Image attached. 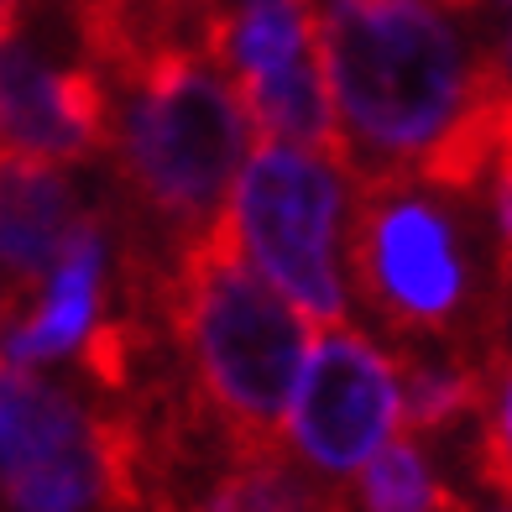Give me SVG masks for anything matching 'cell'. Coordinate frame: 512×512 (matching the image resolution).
<instances>
[{
  "instance_id": "6da1fadb",
  "label": "cell",
  "mask_w": 512,
  "mask_h": 512,
  "mask_svg": "<svg viewBox=\"0 0 512 512\" xmlns=\"http://www.w3.org/2000/svg\"><path fill=\"white\" fill-rule=\"evenodd\" d=\"M481 199L445 194L413 168L351 173V283L361 309L398 351H507Z\"/></svg>"
},
{
  "instance_id": "7a4b0ae2",
  "label": "cell",
  "mask_w": 512,
  "mask_h": 512,
  "mask_svg": "<svg viewBox=\"0 0 512 512\" xmlns=\"http://www.w3.org/2000/svg\"><path fill=\"white\" fill-rule=\"evenodd\" d=\"M152 324L173 330L189 398L230 455L283 445V408L309 351V324L246 272L225 215L173 256Z\"/></svg>"
},
{
  "instance_id": "3957f363",
  "label": "cell",
  "mask_w": 512,
  "mask_h": 512,
  "mask_svg": "<svg viewBox=\"0 0 512 512\" xmlns=\"http://www.w3.org/2000/svg\"><path fill=\"white\" fill-rule=\"evenodd\" d=\"M345 173L413 168L476 89V58L424 0H314Z\"/></svg>"
},
{
  "instance_id": "277c9868",
  "label": "cell",
  "mask_w": 512,
  "mask_h": 512,
  "mask_svg": "<svg viewBox=\"0 0 512 512\" xmlns=\"http://www.w3.org/2000/svg\"><path fill=\"white\" fill-rule=\"evenodd\" d=\"M121 89L126 115L110 136L131 209V230L121 241L173 262L225 215L251 126L230 79L194 42L152 48Z\"/></svg>"
},
{
  "instance_id": "5b68a950",
  "label": "cell",
  "mask_w": 512,
  "mask_h": 512,
  "mask_svg": "<svg viewBox=\"0 0 512 512\" xmlns=\"http://www.w3.org/2000/svg\"><path fill=\"white\" fill-rule=\"evenodd\" d=\"M345 178L330 157L262 142L236 173L225 220L241 256L288 293L314 324H345V283L335 267Z\"/></svg>"
},
{
  "instance_id": "8992f818",
  "label": "cell",
  "mask_w": 512,
  "mask_h": 512,
  "mask_svg": "<svg viewBox=\"0 0 512 512\" xmlns=\"http://www.w3.org/2000/svg\"><path fill=\"white\" fill-rule=\"evenodd\" d=\"M398 429V361L351 324H324L293 398V445L324 481L351 476Z\"/></svg>"
},
{
  "instance_id": "52a82bcc",
  "label": "cell",
  "mask_w": 512,
  "mask_h": 512,
  "mask_svg": "<svg viewBox=\"0 0 512 512\" xmlns=\"http://www.w3.org/2000/svg\"><path fill=\"white\" fill-rule=\"evenodd\" d=\"M110 136V79L95 63L48 68L21 37H0V147L37 162H84Z\"/></svg>"
},
{
  "instance_id": "ba28073f",
  "label": "cell",
  "mask_w": 512,
  "mask_h": 512,
  "mask_svg": "<svg viewBox=\"0 0 512 512\" xmlns=\"http://www.w3.org/2000/svg\"><path fill=\"white\" fill-rule=\"evenodd\" d=\"M74 220V183L48 162L0 147V272L11 277V288L37 293L42 272L58 256Z\"/></svg>"
},
{
  "instance_id": "9c48e42d",
  "label": "cell",
  "mask_w": 512,
  "mask_h": 512,
  "mask_svg": "<svg viewBox=\"0 0 512 512\" xmlns=\"http://www.w3.org/2000/svg\"><path fill=\"white\" fill-rule=\"evenodd\" d=\"M173 512H351V497L335 492L330 481L298 471L288 450L277 445V450L225 455L209 471L204 492Z\"/></svg>"
},
{
  "instance_id": "30bf717a",
  "label": "cell",
  "mask_w": 512,
  "mask_h": 512,
  "mask_svg": "<svg viewBox=\"0 0 512 512\" xmlns=\"http://www.w3.org/2000/svg\"><path fill=\"white\" fill-rule=\"evenodd\" d=\"M236 100L246 110V126L262 136H283V142L330 157L345 173V142H340V121L324 89V68H319V48L304 53L298 63L277 68L267 79H251L236 89Z\"/></svg>"
},
{
  "instance_id": "8fae6325",
  "label": "cell",
  "mask_w": 512,
  "mask_h": 512,
  "mask_svg": "<svg viewBox=\"0 0 512 512\" xmlns=\"http://www.w3.org/2000/svg\"><path fill=\"white\" fill-rule=\"evenodd\" d=\"M89 429H95V413L74 392L0 361V476L84 445Z\"/></svg>"
},
{
  "instance_id": "7c38bea8",
  "label": "cell",
  "mask_w": 512,
  "mask_h": 512,
  "mask_svg": "<svg viewBox=\"0 0 512 512\" xmlns=\"http://www.w3.org/2000/svg\"><path fill=\"white\" fill-rule=\"evenodd\" d=\"M471 476L476 486H486L502 507H512V351L492 356L486 371V403L471 424Z\"/></svg>"
},
{
  "instance_id": "4fadbf2b",
  "label": "cell",
  "mask_w": 512,
  "mask_h": 512,
  "mask_svg": "<svg viewBox=\"0 0 512 512\" xmlns=\"http://www.w3.org/2000/svg\"><path fill=\"white\" fill-rule=\"evenodd\" d=\"M481 63H486V74H492L507 95H512V21H507V32L492 42V48L481 53Z\"/></svg>"
},
{
  "instance_id": "5bb4252c",
  "label": "cell",
  "mask_w": 512,
  "mask_h": 512,
  "mask_svg": "<svg viewBox=\"0 0 512 512\" xmlns=\"http://www.w3.org/2000/svg\"><path fill=\"white\" fill-rule=\"evenodd\" d=\"M27 11H32V0H0V37L27 32Z\"/></svg>"
},
{
  "instance_id": "9a60e30c",
  "label": "cell",
  "mask_w": 512,
  "mask_h": 512,
  "mask_svg": "<svg viewBox=\"0 0 512 512\" xmlns=\"http://www.w3.org/2000/svg\"><path fill=\"white\" fill-rule=\"evenodd\" d=\"M445 6H455V11H465V6H481V0H445ZM502 6H512V0H502Z\"/></svg>"
},
{
  "instance_id": "2e32d148",
  "label": "cell",
  "mask_w": 512,
  "mask_h": 512,
  "mask_svg": "<svg viewBox=\"0 0 512 512\" xmlns=\"http://www.w3.org/2000/svg\"><path fill=\"white\" fill-rule=\"evenodd\" d=\"M502 512H512V507H502Z\"/></svg>"
}]
</instances>
